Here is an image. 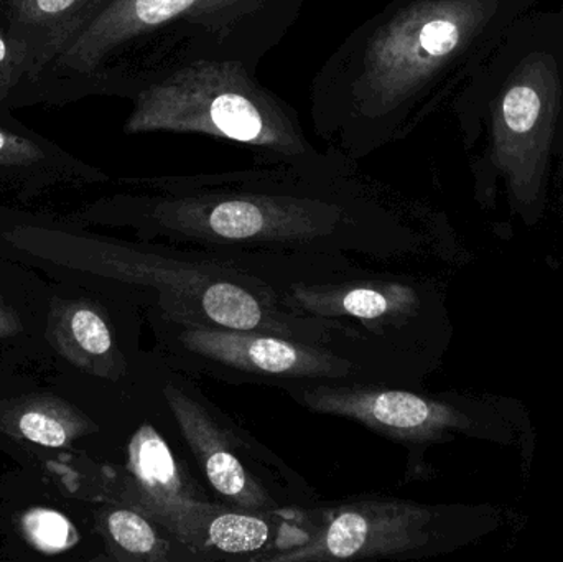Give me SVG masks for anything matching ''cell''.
Masks as SVG:
<instances>
[{
	"mask_svg": "<svg viewBox=\"0 0 563 562\" xmlns=\"http://www.w3.org/2000/svg\"><path fill=\"white\" fill-rule=\"evenodd\" d=\"M142 236L208 254L277 293L393 264L416 251V230L394 194L328 148L321 161L247 170L135 178Z\"/></svg>",
	"mask_w": 563,
	"mask_h": 562,
	"instance_id": "6da1fadb",
	"label": "cell"
},
{
	"mask_svg": "<svg viewBox=\"0 0 563 562\" xmlns=\"http://www.w3.org/2000/svg\"><path fill=\"white\" fill-rule=\"evenodd\" d=\"M499 0H393L357 26L310 88L314 134L360 164L407 137L446 69L493 19Z\"/></svg>",
	"mask_w": 563,
	"mask_h": 562,
	"instance_id": "7a4b0ae2",
	"label": "cell"
},
{
	"mask_svg": "<svg viewBox=\"0 0 563 562\" xmlns=\"http://www.w3.org/2000/svg\"><path fill=\"white\" fill-rule=\"evenodd\" d=\"M303 0H112L56 63L48 99L129 98L200 59L256 71L295 25Z\"/></svg>",
	"mask_w": 563,
	"mask_h": 562,
	"instance_id": "3957f363",
	"label": "cell"
},
{
	"mask_svg": "<svg viewBox=\"0 0 563 562\" xmlns=\"http://www.w3.org/2000/svg\"><path fill=\"white\" fill-rule=\"evenodd\" d=\"M151 317L165 363L194 379L274 386L288 393L317 385L412 388L416 378V356L369 339L317 342L279 333L180 326Z\"/></svg>",
	"mask_w": 563,
	"mask_h": 562,
	"instance_id": "277c9868",
	"label": "cell"
},
{
	"mask_svg": "<svg viewBox=\"0 0 563 562\" xmlns=\"http://www.w3.org/2000/svg\"><path fill=\"white\" fill-rule=\"evenodd\" d=\"M128 134H198L250 148L257 164L321 161L297 111L233 59H200L172 69L129 96Z\"/></svg>",
	"mask_w": 563,
	"mask_h": 562,
	"instance_id": "5b68a950",
	"label": "cell"
},
{
	"mask_svg": "<svg viewBox=\"0 0 563 562\" xmlns=\"http://www.w3.org/2000/svg\"><path fill=\"white\" fill-rule=\"evenodd\" d=\"M162 395L217 500L256 514H284L320 500L279 455L203 395L194 378L165 365Z\"/></svg>",
	"mask_w": 563,
	"mask_h": 562,
	"instance_id": "8992f818",
	"label": "cell"
},
{
	"mask_svg": "<svg viewBox=\"0 0 563 562\" xmlns=\"http://www.w3.org/2000/svg\"><path fill=\"white\" fill-rule=\"evenodd\" d=\"M440 508L384 495H356L301 508L307 540L274 562L407 561L442 540Z\"/></svg>",
	"mask_w": 563,
	"mask_h": 562,
	"instance_id": "52a82bcc",
	"label": "cell"
},
{
	"mask_svg": "<svg viewBox=\"0 0 563 562\" xmlns=\"http://www.w3.org/2000/svg\"><path fill=\"white\" fill-rule=\"evenodd\" d=\"M282 307L343 323L366 339L417 356L429 317L426 287L393 271L366 269L323 283H298L279 293Z\"/></svg>",
	"mask_w": 563,
	"mask_h": 562,
	"instance_id": "ba28073f",
	"label": "cell"
},
{
	"mask_svg": "<svg viewBox=\"0 0 563 562\" xmlns=\"http://www.w3.org/2000/svg\"><path fill=\"white\" fill-rule=\"evenodd\" d=\"M561 109L555 59L532 53L509 76L493 109V161L522 205L538 203Z\"/></svg>",
	"mask_w": 563,
	"mask_h": 562,
	"instance_id": "9c48e42d",
	"label": "cell"
},
{
	"mask_svg": "<svg viewBox=\"0 0 563 562\" xmlns=\"http://www.w3.org/2000/svg\"><path fill=\"white\" fill-rule=\"evenodd\" d=\"M112 0H0L7 32L29 49L38 102L56 63Z\"/></svg>",
	"mask_w": 563,
	"mask_h": 562,
	"instance_id": "30bf717a",
	"label": "cell"
},
{
	"mask_svg": "<svg viewBox=\"0 0 563 562\" xmlns=\"http://www.w3.org/2000/svg\"><path fill=\"white\" fill-rule=\"evenodd\" d=\"M129 471L137 488L134 508L164 528L194 505L214 500L152 425L142 426L129 445Z\"/></svg>",
	"mask_w": 563,
	"mask_h": 562,
	"instance_id": "8fae6325",
	"label": "cell"
},
{
	"mask_svg": "<svg viewBox=\"0 0 563 562\" xmlns=\"http://www.w3.org/2000/svg\"><path fill=\"white\" fill-rule=\"evenodd\" d=\"M91 175L98 170L10 118H0V175Z\"/></svg>",
	"mask_w": 563,
	"mask_h": 562,
	"instance_id": "7c38bea8",
	"label": "cell"
},
{
	"mask_svg": "<svg viewBox=\"0 0 563 562\" xmlns=\"http://www.w3.org/2000/svg\"><path fill=\"white\" fill-rule=\"evenodd\" d=\"M119 551L139 561L201 562L190 547L134 507L118 508L106 520Z\"/></svg>",
	"mask_w": 563,
	"mask_h": 562,
	"instance_id": "4fadbf2b",
	"label": "cell"
},
{
	"mask_svg": "<svg viewBox=\"0 0 563 562\" xmlns=\"http://www.w3.org/2000/svg\"><path fill=\"white\" fill-rule=\"evenodd\" d=\"M35 102H38V98L33 85L29 49L19 40L12 38L5 25L0 23V111Z\"/></svg>",
	"mask_w": 563,
	"mask_h": 562,
	"instance_id": "5bb4252c",
	"label": "cell"
},
{
	"mask_svg": "<svg viewBox=\"0 0 563 562\" xmlns=\"http://www.w3.org/2000/svg\"><path fill=\"white\" fill-rule=\"evenodd\" d=\"M71 330L76 342L91 355H106L111 352L112 337L108 323L92 310L81 309L75 312Z\"/></svg>",
	"mask_w": 563,
	"mask_h": 562,
	"instance_id": "9a60e30c",
	"label": "cell"
},
{
	"mask_svg": "<svg viewBox=\"0 0 563 562\" xmlns=\"http://www.w3.org/2000/svg\"><path fill=\"white\" fill-rule=\"evenodd\" d=\"M26 531L36 544L46 551L62 550L68 543V521L55 511L36 510L25 520Z\"/></svg>",
	"mask_w": 563,
	"mask_h": 562,
	"instance_id": "2e32d148",
	"label": "cell"
},
{
	"mask_svg": "<svg viewBox=\"0 0 563 562\" xmlns=\"http://www.w3.org/2000/svg\"><path fill=\"white\" fill-rule=\"evenodd\" d=\"M20 431L36 444L45 448H62L66 442L65 428L55 419L38 412H29L20 421Z\"/></svg>",
	"mask_w": 563,
	"mask_h": 562,
	"instance_id": "e0dca14e",
	"label": "cell"
}]
</instances>
